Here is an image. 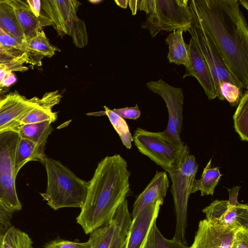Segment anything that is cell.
Instances as JSON below:
<instances>
[{
  "mask_svg": "<svg viewBox=\"0 0 248 248\" xmlns=\"http://www.w3.org/2000/svg\"><path fill=\"white\" fill-rule=\"evenodd\" d=\"M193 25L212 42L241 88L248 89V26L238 0H191Z\"/></svg>",
  "mask_w": 248,
  "mask_h": 248,
  "instance_id": "obj_1",
  "label": "cell"
},
{
  "mask_svg": "<svg viewBox=\"0 0 248 248\" xmlns=\"http://www.w3.org/2000/svg\"><path fill=\"white\" fill-rule=\"evenodd\" d=\"M130 172L119 154L106 156L98 164L77 222L88 234L109 222L130 191Z\"/></svg>",
  "mask_w": 248,
  "mask_h": 248,
  "instance_id": "obj_2",
  "label": "cell"
},
{
  "mask_svg": "<svg viewBox=\"0 0 248 248\" xmlns=\"http://www.w3.org/2000/svg\"><path fill=\"white\" fill-rule=\"evenodd\" d=\"M43 164L47 178L46 190L40 193L44 200L54 210L65 207L81 208L89 182L78 177L58 160L46 156Z\"/></svg>",
  "mask_w": 248,
  "mask_h": 248,
  "instance_id": "obj_3",
  "label": "cell"
},
{
  "mask_svg": "<svg viewBox=\"0 0 248 248\" xmlns=\"http://www.w3.org/2000/svg\"><path fill=\"white\" fill-rule=\"evenodd\" d=\"M137 8L145 12L146 18L141 27L148 30L152 38L162 31L188 32L192 26L188 0H138Z\"/></svg>",
  "mask_w": 248,
  "mask_h": 248,
  "instance_id": "obj_4",
  "label": "cell"
},
{
  "mask_svg": "<svg viewBox=\"0 0 248 248\" xmlns=\"http://www.w3.org/2000/svg\"><path fill=\"white\" fill-rule=\"evenodd\" d=\"M195 156L187 153L179 164L166 171L171 180V192L174 203L176 227L174 238L186 244L187 207L198 169Z\"/></svg>",
  "mask_w": 248,
  "mask_h": 248,
  "instance_id": "obj_5",
  "label": "cell"
},
{
  "mask_svg": "<svg viewBox=\"0 0 248 248\" xmlns=\"http://www.w3.org/2000/svg\"><path fill=\"white\" fill-rule=\"evenodd\" d=\"M43 14L52 23L61 37L70 36L76 46L82 48L87 45L88 35L84 22L77 15L81 3L76 0H43Z\"/></svg>",
  "mask_w": 248,
  "mask_h": 248,
  "instance_id": "obj_6",
  "label": "cell"
},
{
  "mask_svg": "<svg viewBox=\"0 0 248 248\" xmlns=\"http://www.w3.org/2000/svg\"><path fill=\"white\" fill-rule=\"evenodd\" d=\"M19 139L17 130L0 132V202L13 212L22 208L16 193L15 167Z\"/></svg>",
  "mask_w": 248,
  "mask_h": 248,
  "instance_id": "obj_7",
  "label": "cell"
},
{
  "mask_svg": "<svg viewBox=\"0 0 248 248\" xmlns=\"http://www.w3.org/2000/svg\"><path fill=\"white\" fill-rule=\"evenodd\" d=\"M138 150L148 157L166 171L177 166L183 157L189 152L186 145L176 147L165 140L159 132H151L137 128L133 137Z\"/></svg>",
  "mask_w": 248,
  "mask_h": 248,
  "instance_id": "obj_8",
  "label": "cell"
},
{
  "mask_svg": "<svg viewBox=\"0 0 248 248\" xmlns=\"http://www.w3.org/2000/svg\"><path fill=\"white\" fill-rule=\"evenodd\" d=\"M146 86L149 90L162 98L168 111L167 128L164 131L159 132L160 135L173 145L184 148L185 145L180 138L183 120V89L170 85L162 79L149 81L146 83Z\"/></svg>",
  "mask_w": 248,
  "mask_h": 248,
  "instance_id": "obj_9",
  "label": "cell"
},
{
  "mask_svg": "<svg viewBox=\"0 0 248 248\" xmlns=\"http://www.w3.org/2000/svg\"><path fill=\"white\" fill-rule=\"evenodd\" d=\"M228 200H216L202 210L206 219L223 229H248V206L238 202V193L229 192Z\"/></svg>",
  "mask_w": 248,
  "mask_h": 248,
  "instance_id": "obj_10",
  "label": "cell"
},
{
  "mask_svg": "<svg viewBox=\"0 0 248 248\" xmlns=\"http://www.w3.org/2000/svg\"><path fill=\"white\" fill-rule=\"evenodd\" d=\"M188 32L195 42L201 53L205 59L213 77L217 98L221 101L224 99L221 95L220 85L228 82L236 85L240 90L239 83L230 73L214 45L206 34L200 29L193 25Z\"/></svg>",
  "mask_w": 248,
  "mask_h": 248,
  "instance_id": "obj_11",
  "label": "cell"
},
{
  "mask_svg": "<svg viewBox=\"0 0 248 248\" xmlns=\"http://www.w3.org/2000/svg\"><path fill=\"white\" fill-rule=\"evenodd\" d=\"M37 98L28 99L16 91L7 94L0 101V132L17 130L22 120L37 105Z\"/></svg>",
  "mask_w": 248,
  "mask_h": 248,
  "instance_id": "obj_12",
  "label": "cell"
},
{
  "mask_svg": "<svg viewBox=\"0 0 248 248\" xmlns=\"http://www.w3.org/2000/svg\"><path fill=\"white\" fill-rule=\"evenodd\" d=\"M239 229H223L206 219L202 220L199 223L194 241L187 248H231Z\"/></svg>",
  "mask_w": 248,
  "mask_h": 248,
  "instance_id": "obj_13",
  "label": "cell"
},
{
  "mask_svg": "<svg viewBox=\"0 0 248 248\" xmlns=\"http://www.w3.org/2000/svg\"><path fill=\"white\" fill-rule=\"evenodd\" d=\"M189 45V58L183 78H195L199 82L209 100L217 97L214 79L209 67L194 40L191 37Z\"/></svg>",
  "mask_w": 248,
  "mask_h": 248,
  "instance_id": "obj_14",
  "label": "cell"
},
{
  "mask_svg": "<svg viewBox=\"0 0 248 248\" xmlns=\"http://www.w3.org/2000/svg\"><path fill=\"white\" fill-rule=\"evenodd\" d=\"M163 203L160 201L155 202L132 219L126 248H141L151 227L156 221Z\"/></svg>",
  "mask_w": 248,
  "mask_h": 248,
  "instance_id": "obj_15",
  "label": "cell"
},
{
  "mask_svg": "<svg viewBox=\"0 0 248 248\" xmlns=\"http://www.w3.org/2000/svg\"><path fill=\"white\" fill-rule=\"evenodd\" d=\"M169 184L166 172L157 171L153 179L135 200L131 214L132 218L149 205L158 201L163 202Z\"/></svg>",
  "mask_w": 248,
  "mask_h": 248,
  "instance_id": "obj_16",
  "label": "cell"
},
{
  "mask_svg": "<svg viewBox=\"0 0 248 248\" xmlns=\"http://www.w3.org/2000/svg\"><path fill=\"white\" fill-rule=\"evenodd\" d=\"M13 7L17 21L23 32L26 43L42 30V27L52 25L49 19L43 14L36 17L27 2L21 0H8Z\"/></svg>",
  "mask_w": 248,
  "mask_h": 248,
  "instance_id": "obj_17",
  "label": "cell"
},
{
  "mask_svg": "<svg viewBox=\"0 0 248 248\" xmlns=\"http://www.w3.org/2000/svg\"><path fill=\"white\" fill-rule=\"evenodd\" d=\"M62 98L58 91L47 92L41 98H37V105L22 120L20 125L50 121L54 122L58 112L52 111L53 107L59 104Z\"/></svg>",
  "mask_w": 248,
  "mask_h": 248,
  "instance_id": "obj_18",
  "label": "cell"
},
{
  "mask_svg": "<svg viewBox=\"0 0 248 248\" xmlns=\"http://www.w3.org/2000/svg\"><path fill=\"white\" fill-rule=\"evenodd\" d=\"M45 147L28 140L20 137L15 155V167L17 175L21 168L27 162L39 161L42 164L46 156Z\"/></svg>",
  "mask_w": 248,
  "mask_h": 248,
  "instance_id": "obj_19",
  "label": "cell"
},
{
  "mask_svg": "<svg viewBox=\"0 0 248 248\" xmlns=\"http://www.w3.org/2000/svg\"><path fill=\"white\" fill-rule=\"evenodd\" d=\"M183 32L181 29L173 31L167 36L165 42L169 47V62L186 67L188 62L189 45L184 41Z\"/></svg>",
  "mask_w": 248,
  "mask_h": 248,
  "instance_id": "obj_20",
  "label": "cell"
},
{
  "mask_svg": "<svg viewBox=\"0 0 248 248\" xmlns=\"http://www.w3.org/2000/svg\"><path fill=\"white\" fill-rule=\"evenodd\" d=\"M0 27L9 35L26 47V41L23 32L17 21L14 8L8 0H0Z\"/></svg>",
  "mask_w": 248,
  "mask_h": 248,
  "instance_id": "obj_21",
  "label": "cell"
},
{
  "mask_svg": "<svg viewBox=\"0 0 248 248\" xmlns=\"http://www.w3.org/2000/svg\"><path fill=\"white\" fill-rule=\"evenodd\" d=\"M116 212L117 224L108 248H126L132 221L126 199L119 205Z\"/></svg>",
  "mask_w": 248,
  "mask_h": 248,
  "instance_id": "obj_22",
  "label": "cell"
},
{
  "mask_svg": "<svg viewBox=\"0 0 248 248\" xmlns=\"http://www.w3.org/2000/svg\"><path fill=\"white\" fill-rule=\"evenodd\" d=\"M52 123L50 121H46L23 124L17 128V131L20 138L28 140L45 147L47 138L53 131Z\"/></svg>",
  "mask_w": 248,
  "mask_h": 248,
  "instance_id": "obj_23",
  "label": "cell"
},
{
  "mask_svg": "<svg viewBox=\"0 0 248 248\" xmlns=\"http://www.w3.org/2000/svg\"><path fill=\"white\" fill-rule=\"evenodd\" d=\"M211 161L212 158L209 160L203 169L201 178L195 180L191 193L200 191L202 196L213 195L215 187L222 174L220 173L218 167H211Z\"/></svg>",
  "mask_w": 248,
  "mask_h": 248,
  "instance_id": "obj_24",
  "label": "cell"
},
{
  "mask_svg": "<svg viewBox=\"0 0 248 248\" xmlns=\"http://www.w3.org/2000/svg\"><path fill=\"white\" fill-rule=\"evenodd\" d=\"M146 248H187L186 244L173 238H166L158 229L156 221L151 227L142 244Z\"/></svg>",
  "mask_w": 248,
  "mask_h": 248,
  "instance_id": "obj_25",
  "label": "cell"
},
{
  "mask_svg": "<svg viewBox=\"0 0 248 248\" xmlns=\"http://www.w3.org/2000/svg\"><path fill=\"white\" fill-rule=\"evenodd\" d=\"M118 222L116 211L112 219L90 233L89 240L92 248H108Z\"/></svg>",
  "mask_w": 248,
  "mask_h": 248,
  "instance_id": "obj_26",
  "label": "cell"
},
{
  "mask_svg": "<svg viewBox=\"0 0 248 248\" xmlns=\"http://www.w3.org/2000/svg\"><path fill=\"white\" fill-rule=\"evenodd\" d=\"M234 127L242 141L248 140V90L245 89L233 116Z\"/></svg>",
  "mask_w": 248,
  "mask_h": 248,
  "instance_id": "obj_27",
  "label": "cell"
},
{
  "mask_svg": "<svg viewBox=\"0 0 248 248\" xmlns=\"http://www.w3.org/2000/svg\"><path fill=\"white\" fill-rule=\"evenodd\" d=\"M0 248H33L29 235L10 226L0 238Z\"/></svg>",
  "mask_w": 248,
  "mask_h": 248,
  "instance_id": "obj_28",
  "label": "cell"
},
{
  "mask_svg": "<svg viewBox=\"0 0 248 248\" xmlns=\"http://www.w3.org/2000/svg\"><path fill=\"white\" fill-rule=\"evenodd\" d=\"M26 47L29 55L31 53L49 58L54 56L58 50L57 47L50 44L43 30L38 31L34 37L26 42Z\"/></svg>",
  "mask_w": 248,
  "mask_h": 248,
  "instance_id": "obj_29",
  "label": "cell"
},
{
  "mask_svg": "<svg viewBox=\"0 0 248 248\" xmlns=\"http://www.w3.org/2000/svg\"><path fill=\"white\" fill-rule=\"evenodd\" d=\"M104 114L108 116L110 123L118 133L123 145L126 148L130 149L133 139L127 123L123 118L107 106H104Z\"/></svg>",
  "mask_w": 248,
  "mask_h": 248,
  "instance_id": "obj_30",
  "label": "cell"
},
{
  "mask_svg": "<svg viewBox=\"0 0 248 248\" xmlns=\"http://www.w3.org/2000/svg\"><path fill=\"white\" fill-rule=\"evenodd\" d=\"M219 88L221 96L231 106L238 105L243 93L241 90L236 85L228 82H222Z\"/></svg>",
  "mask_w": 248,
  "mask_h": 248,
  "instance_id": "obj_31",
  "label": "cell"
},
{
  "mask_svg": "<svg viewBox=\"0 0 248 248\" xmlns=\"http://www.w3.org/2000/svg\"><path fill=\"white\" fill-rule=\"evenodd\" d=\"M44 248H92V245L89 240L82 243L59 240L50 242Z\"/></svg>",
  "mask_w": 248,
  "mask_h": 248,
  "instance_id": "obj_32",
  "label": "cell"
},
{
  "mask_svg": "<svg viewBox=\"0 0 248 248\" xmlns=\"http://www.w3.org/2000/svg\"><path fill=\"white\" fill-rule=\"evenodd\" d=\"M0 42L5 47L10 50L14 51L16 50L21 52H25L29 55L27 48L24 46L19 44L15 39L9 35L0 27Z\"/></svg>",
  "mask_w": 248,
  "mask_h": 248,
  "instance_id": "obj_33",
  "label": "cell"
},
{
  "mask_svg": "<svg viewBox=\"0 0 248 248\" xmlns=\"http://www.w3.org/2000/svg\"><path fill=\"white\" fill-rule=\"evenodd\" d=\"M13 213L0 202V238L11 226V220Z\"/></svg>",
  "mask_w": 248,
  "mask_h": 248,
  "instance_id": "obj_34",
  "label": "cell"
},
{
  "mask_svg": "<svg viewBox=\"0 0 248 248\" xmlns=\"http://www.w3.org/2000/svg\"><path fill=\"white\" fill-rule=\"evenodd\" d=\"M112 111L123 119L136 120L141 115L140 110L137 105L135 107L114 108Z\"/></svg>",
  "mask_w": 248,
  "mask_h": 248,
  "instance_id": "obj_35",
  "label": "cell"
},
{
  "mask_svg": "<svg viewBox=\"0 0 248 248\" xmlns=\"http://www.w3.org/2000/svg\"><path fill=\"white\" fill-rule=\"evenodd\" d=\"M31 11L34 16L38 18L40 16L41 9V2L40 0H27Z\"/></svg>",
  "mask_w": 248,
  "mask_h": 248,
  "instance_id": "obj_36",
  "label": "cell"
},
{
  "mask_svg": "<svg viewBox=\"0 0 248 248\" xmlns=\"http://www.w3.org/2000/svg\"><path fill=\"white\" fill-rule=\"evenodd\" d=\"M16 81V78L12 72H6L0 85V88L8 87Z\"/></svg>",
  "mask_w": 248,
  "mask_h": 248,
  "instance_id": "obj_37",
  "label": "cell"
},
{
  "mask_svg": "<svg viewBox=\"0 0 248 248\" xmlns=\"http://www.w3.org/2000/svg\"><path fill=\"white\" fill-rule=\"evenodd\" d=\"M137 0H128V3L129 4V6L131 10L132 14L133 15H135L137 13Z\"/></svg>",
  "mask_w": 248,
  "mask_h": 248,
  "instance_id": "obj_38",
  "label": "cell"
},
{
  "mask_svg": "<svg viewBox=\"0 0 248 248\" xmlns=\"http://www.w3.org/2000/svg\"><path fill=\"white\" fill-rule=\"evenodd\" d=\"M115 2L120 7H121L125 9L127 7V4H128V0H115Z\"/></svg>",
  "mask_w": 248,
  "mask_h": 248,
  "instance_id": "obj_39",
  "label": "cell"
},
{
  "mask_svg": "<svg viewBox=\"0 0 248 248\" xmlns=\"http://www.w3.org/2000/svg\"><path fill=\"white\" fill-rule=\"evenodd\" d=\"M240 5H242L246 10H248V2L246 0H238Z\"/></svg>",
  "mask_w": 248,
  "mask_h": 248,
  "instance_id": "obj_40",
  "label": "cell"
},
{
  "mask_svg": "<svg viewBox=\"0 0 248 248\" xmlns=\"http://www.w3.org/2000/svg\"><path fill=\"white\" fill-rule=\"evenodd\" d=\"M0 50H2V51H5V52H15V50L14 51H12V50H9V49L5 47L1 43H0Z\"/></svg>",
  "mask_w": 248,
  "mask_h": 248,
  "instance_id": "obj_41",
  "label": "cell"
},
{
  "mask_svg": "<svg viewBox=\"0 0 248 248\" xmlns=\"http://www.w3.org/2000/svg\"><path fill=\"white\" fill-rule=\"evenodd\" d=\"M89 1L93 4H97L102 1L101 0H89Z\"/></svg>",
  "mask_w": 248,
  "mask_h": 248,
  "instance_id": "obj_42",
  "label": "cell"
},
{
  "mask_svg": "<svg viewBox=\"0 0 248 248\" xmlns=\"http://www.w3.org/2000/svg\"><path fill=\"white\" fill-rule=\"evenodd\" d=\"M141 248H145L142 245L141 247Z\"/></svg>",
  "mask_w": 248,
  "mask_h": 248,
  "instance_id": "obj_43",
  "label": "cell"
},
{
  "mask_svg": "<svg viewBox=\"0 0 248 248\" xmlns=\"http://www.w3.org/2000/svg\"><path fill=\"white\" fill-rule=\"evenodd\" d=\"M1 90H2V89H0V91H1Z\"/></svg>",
  "mask_w": 248,
  "mask_h": 248,
  "instance_id": "obj_44",
  "label": "cell"
}]
</instances>
